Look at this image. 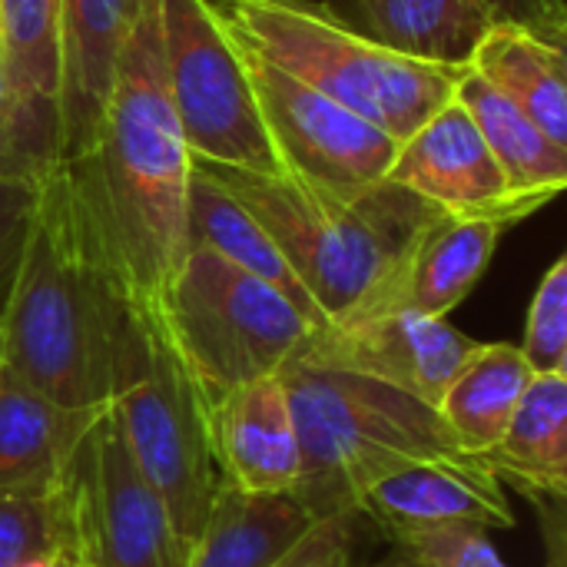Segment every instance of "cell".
<instances>
[{
	"label": "cell",
	"mask_w": 567,
	"mask_h": 567,
	"mask_svg": "<svg viewBox=\"0 0 567 567\" xmlns=\"http://www.w3.org/2000/svg\"><path fill=\"white\" fill-rule=\"evenodd\" d=\"M63 169L123 306L166 322L173 282L189 256L193 156L163 86L159 0H140L96 136Z\"/></svg>",
	"instance_id": "cell-1"
},
{
	"label": "cell",
	"mask_w": 567,
	"mask_h": 567,
	"mask_svg": "<svg viewBox=\"0 0 567 567\" xmlns=\"http://www.w3.org/2000/svg\"><path fill=\"white\" fill-rule=\"evenodd\" d=\"M193 169L269 233L332 329L402 306L412 246L439 213L432 203L392 183L339 193L289 169L256 173L199 159Z\"/></svg>",
	"instance_id": "cell-2"
},
{
	"label": "cell",
	"mask_w": 567,
	"mask_h": 567,
	"mask_svg": "<svg viewBox=\"0 0 567 567\" xmlns=\"http://www.w3.org/2000/svg\"><path fill=\"white\" fill-rule=\"evenodd\" d=\"M123 309L60 163L37 183L23 252L0 306V365L63 409L106 412Z\"/></svg>",
	"instance_id": "cell-3"
},
{
	"label": "cell",
	"mask_w": 567,
	"mask_h": 567,
	"mask_svg": "<svg viewBox=\"0 0 567 567\" xmlns=\"http://www.w3.org/2000/svg\"><path fill=\"white\" fill-rule=\"evenodd\" d=\"M299 435L292 498L312 518L355 515L362 492L419 458H475L458 449L439 409L362 372L299 359L279 372Z\"/></svg>",
	"instance_id": "cell-4"
},
{
	"label": "cell",
	"mask_w": 567,
	"mask_h": 567,
	"mask_svg": "<svg viewBox=\"0 0 567 567\" xmlns=\"http://www.w3.org/2000/svg\"><path fill=\"white\" fill-rule=\"evenodd\" d=\"M216 10L243 47L399 143L455 100L458 80L468 70L392 50L339 20L326 3L219 0Z\"/></svg>",
	"instance_id": "cell-5"
},
{
	"label": "cell",
	"mask_w": 567,
	"mask_h": 567,
	"mask_svg": "<svg viewBox=\"0 0 567 567\" xmlns=\"http://www.w3.org/2000/svg\"><path fill=\"white\" fill-rule=\"evenodd\" d=\"M110 415L179 538L193 545L219 475L209 452V409L166 322L123 309L113 342Z\"/></svg>",
	"instance_id": "cell-6"
},
{
	"label": "cell",
	"mask_w": 567,
	"mask_h": 567,
	"mask_svg": "<svg viewBox=\"0 0 567 567\" xmlns=\"http://www.w3.org/2000/svg\"><path fill=\"white\" fill-rule=\"evenodd\" d=\"M166 329L206 409L276 379L329 336L279 289L209 249H189L166 302Z\"/></svg>",
	"instance_id": "cell-7"
},
{
	"label": "cell",
	"mask_w": 567,
	"mask_h": 567,
	"mask_svg": "<svg viewBox=\"0 0 567 567\" xmlns=\"http://www.w3.org/2000/svg\"><path fill=\"white\" fill-rule=\"evenodd\" d=\"M163 86L199 163L272 173L282 169L266 136L243 50L216 0H159Z\"/></svg>",
	"instance_id": "cell-8"
},
{
	"label": "cell",
	"mask_w": 567,
	"mask_h": 567,
	"mask_svg": "<svg viewBox=\"0 0 567 567\" xmlns=\"http://www.w3.org/2000/svg\"><path fill=\"white\" fill-rule=\"evenodd\" d=\"M239 50L266 136L282 169L339 193H362L385 183L399 153L395 136L262 60L249 47L239 43Z\"/></svg>",
	"instance_id": "cell-9"
},
{
	"label": "cell",
	"mask_w": 567,
	"mask_h": 567,
	"mask_svg": "<svg viewBox=\"0 0 567 567\" xmlns=\"http://www.w3.org/2000/svg\"><path fill=\"white\" fill-rule=\"evenodd\" d=\"M70 478L83 538L96 565L183 567L189 545L133 465L110 409L90 425Z\"/></svg>",
	"instance_id": "cell-10"
},
{
	"label": "cell",
	"mask_w": 567,
	"mask_h": 567,
	"mask_svg": "<svg viewBox=\"0 0 567 567\" xmlns=\"http://www.w3.org/2000/svg\"><path fill=\"white\" fill-rule=\"evenodd\" d=\"M3 106L0 173L40 183L60 166L63 7L60 0H0Z\"/></svg>",
	"instance_id": "cell-11"
},
{
	"label": "cell",
	"mask_w": 567,
	"mask_h": 567,
	"mask_svg": "<svg viewBox=\"0 0 567 567\" xmlns=\"http://www.w3.org/2000/svg\"><path fill=\"white\" fill-rule=\"evenodd\" d=\"M482 342L455 329L449 319L395 306L349 329H332L302 355L309 362L362 372L432 409L475 355Z\"/></svg>",
	"instance_id": "cell-12"
},
{
	"label": "cell",
	"mask_w": 567,
	"mask_h": 567,
	"mask_svg": "<svg viewBox=\"0 0 567 567\" xmlns=\"http://www.w3.org/2000/svg\"><path fill=\"white\" fill-rule=\"evenodd\" d=\"M389 542L409 532L475 525L485 532L515 528L505 485L482 458H419L379 475L355 505Z\"/></svg>",
	"instance_id": "cell-13"
},
{
	"label": "cell",
	"mask_w": 567,
	"mask_h": 567,
	"mask_svg": "<svg viewBox=\"0 0 567 567\" xmlns=\"http://www.w3.org/2000/svg\"><path fill=\"white\" fill-rule=\"evenodd\" d=\"M385 183L402 186L445 213L495 209L522 196H538L508 189L502 166L458 100L445 103L409 140L399 143Z\"/></svg>",
	"instance_id": "cell-14"
},
{
	"label": "cell",
	"mask_w": 567,
	"mask_h": 567,
	"mask_svg": "<svg viewBox=\"0 0 567 567\" xmlns=\"http://www.w3.org/2000/svg\"><path fill=\"white\" fill-rule=\"evenodd\" d=\"M551 199L555 196L538 193L495 209H468V213L439 209L412 246L402 279V306L425 316L449 319V312L468 299V292L492 266L498 239L522 219L535 216Z\"/></svg>",
	"instance_id": "cell-15"
},
{
	"label": "cell",
	"mask_w": 567,
	"mask_h": 567,
	"mask_svg": "<svg viewBox=\"0 0 567 567\" xmlns=\"http://www.w3.org/2000/svg\"><path fill=\"white\" fill-rule=\"evenodd\" d=\"M209 452L219 482L239 492H296L299 435L279 375L243 385L209 409Z\"/></svg>",
	"instance_id": "cell-16"
},
{
	"label": "cell",
	"mask_w": 567,
	"mask_h": 567,
	"mask_svg": "<svg viewBox=\"0 0 567 567\" xmlns=\"http://www.w3.org/2000/svg\"><path fill=\"white\" fill-rule=\"evenodd\" d=\"M63 7V96L60 163L86 153L96 136L113 73L133 30L140 0H60Z\"/></svg>",
	"instance_id": "cell-17"
},
{
	"label": "cell",
	"mask_w": 567,
	"mask_h": 567,
	"mask_svg": "<svg viewBox=\"0 0 567 567\" xmlns=\"http://www.w3.org/2000/svg\"><path fill=\"white\" fill-rule=\"evenodd\" d=\"M96 415L50 402L0 365V495L56 492Z\"/></svg>",
	"instance_id": "cell-18"
},
{
	"label": "cell",
	"mask_w": 567,
	"mask_h": 567,
	"mask_svg": "<svg viewBox=\"0 0 567 567\" xmlns=\"http://www.w3.org/2000/svg\"><path fill=\"white\" fill-rule=\"evenodd\" d=\"M316 522L292 495H249L219 482L183 567H272Z\"/></svg>",
	"instance_id": "cell-19"
},
{
	"label": "cell",
	"mask_w": 567,
	"mask_h": 567,
	"mask_svg": "<svg viewBox=\"0 0 567 567\" xmlns=\"http://www.w3.org/2000/svg\"><path fill=\"white\" fill-rule=\"evenodd\" d=\"M485 468L535 505L567 495V375H532L505 435L482 455Z\"/></svg>",
	"instance_id": "cell-20"
},
{
	"label": "cell",
	"mask_w": 567,
	"mask_h": 567,
	"mask_svg": "<svg viewBox=\"0 0 567 567\" xmlns=\"http://www.w3.org/2000/svg\"><path fill=\"white\" fill-rule=\"evenodd\" d=\"M326 7L392 50L452 66H468L492 27L475 0H326Z\"/></svg>",
	"instance_id": "cell-21"
},
{
	"label": "cell",
	"mask_w": 567,
	"mask_h": 567,
	"mask_svg": "<svg viewBox=\"0 0 567 567\" xmlns=\"http://www.w3.org/2000/svg\"><path fill=\"white\" fill-rule=\"evenodd\" d=\"M468 66L512 106H518L545 136L567 146L565 47L532 30L492 23Z\"/></svg>",
	"instance_id": "cell-22"
},
{
	"label": "cell",
	"mask_w": 567,
	"mask_h": 567,
	"mask_svg": "<svg viewBox=\"0 0 567 567\" xmlns=\"http://www.w3.org/2000/svg\"><path fill=\"white\" fill-rule=\"evenodd\" d=\"M186 233H189V249H209L229 259L233 266L246 269L249 276L269 282L286 299H292L322 332H332V326L322 319L306 286L299 282V276L279 252V246L269 239V233L226 189H219L199 169H193V179H189Z\"/></svg>",
	"instance_id": "cell-23"
},
{
	"label": "cell",
	"mask_w": 567,
	"mask_h": 567,
	"mask_svg": "<svg viewBox=\"0 0 567 567\" xmlns=\"http://www.w3.org/2000/svg\"><path fill=\"white\" fill-rule=\"evenodd\" d=\"M532 375L518 346L482 342L475 349L439 402V415L465 455L482 458L498 445Z\"/></svg>",
	"instance_id": "cell-24"
},
{
	"label": "cell",
	"mask_w": 567,
	"mask_h": 567,
	"mask_svg": "<svg viewBox=\"0 0 567 567\" xmlns=\"http://www.w3.org/2000/svg\"><path fill=\"white\" fill-rule=\"evenodd\" d=\"M455 100L468 110L512 193H551L567 186V146L545 136L518 106L498 96L472 66L458 80Z\"/></svg>",
	"instance_id": "cell-25"
},
{
	"label": "cell",
	"mask_w": 567,
	"mask_h": 567,
	"mask_svg": "<svg viewBox=\"0 0 567 567\" xmlns=\"http://www.w3.org/2000/svg\"><path fill=\"white\" fill-rule=\"evenodd\" d=\"M379 567H512L475 525H445L392 538V551Z\"/></svg>",
	"instance_id": "cell-26"
},
{
	"label": "cell",
	"mask_w": 567,
	"mask_h": 567,
	"mask_svg": "<svg viewBox=\"0 0 567 567\" xmlns=\"http://www.w3.org/2000/svg\"><path fill=\"white\" fill-rule=\"evenodd\" d=\"M518 349L535 375H567V256L542 276Z\"/></svg>",
	"instance_id": "cell-27"
},
{
	"label": "cell",
	"mask_w": 567,
	"mask_h": 567,
	"mask_svg": "<svg viewBox=\"0 0 567 567\" xmlns=\"http://www.w3.org/2000/svg\"><path fill=\"white\" fill-rule=\"evenodd\" d=\"M53 492L0 495V567H17L53 548Z\"/></svg>",
	"instance_id": "cell-28"
},
{
	"label": "cell",
	"mask_w": 567,
	"mask_h": 567,
	"mask_svg": "<svg viewBox=\"0 0 567 567\" xmlns=\"http://www.w3.org/2000/svg\"><path fill=\"white\" fill-rule=\"evenodd\" d=\"M359 515H329L319 518L302 538L299 545L279 558L272 567H362L355 561V528H359Z\"/></svg>",
	"instance_id": "cell-29"
},
{
	"label": "cell",
	"mask_w": 567,
	"mask_h": 567,
	"mask_svg": "<svg viewBox=\"0 0 567 567\" xmlns=\"http://www.w3.org/2000/svg\"><path fill=\"white\" fill-rule=\"evenodd\" d=\"M33 199H37L33 183L0 173V306L7 299V289L13 282V272H17V262L23 252Z\"/></svg>",
	"instance_id": "cell-30"
},
{
	"label": "cell",
	"mask_w": 567,
	"mask_h": 567,
	"mask_svg": "<svg viewBox=\"0 0 567 567\" xmlns=\"http://www.w3.org/2000/svg\"><path fill=\"white\" fill-rule=\"evenodd\" d=\"M492 23H508L538 33L558 47L567 43L565 0H475Z\"/></svg>",
	"instance_id": "cell-31"
},
{
	"label": "cell",
	"mask_w": 567,
	"mask_h": 567,
	"mask_svg": "<svg viewBox=\"0 0 567 567\" xmlns=\"http://www.w3.org/2000/svg\"><path fill=\"white\" fill-rule=\"evenodd\" d=\"M53 512H56V525H53V567H100L93 561V555L86 548V538H83L80 508H76V495H73V478L70 475L53 492Z\"/></svg>",
	"instance_id": "cell-32"
},
{
	"label": "cell",
	"mask_w": 567,
	"mask_h": 567,
	"mask_svg": "<svg viewBox=\"0 0 567 567\" xmlns=\"http://www.w3.org/2000/svg\"><path fill=\"white\" fill-rule=\"evenodd\" d=\"M17 567H53V548H50L47 555H37V558H27V561H20Z\"/></svg>",
	"instance_id": "cell-33"
},
{
	"label": "cell",
	"mask_w": 567,
	"mask_h": 567,
	"mask_svg": "<svg viewBox=\"0 0 567 567\" xmlns=\"http://www.w3.org/2000/svg\"><path fill=\"white\" fill-rule=\"evenodd\" d=\"M0 106H3V47H0Z\"/></svg>",
	"instance_id": "cell-34"
}]
</instances>
